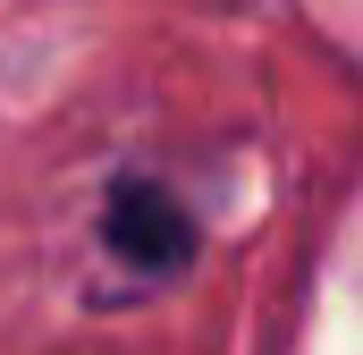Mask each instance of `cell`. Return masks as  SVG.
<instances>
[{
	"label": "cell",
	"mask_w": 363,
	"mask_h": 355,
	"mask_svg": "<svg viewBox=\"0 0 363 355\" xmlns=\"http://www.w3.org/2000/svg\"><path fill=\"white\" fill-rule=\"evenodd\" d=\"M93 246H101V263L118 271L127 288H169L203 254V220H194V203L178 186H161L152 170H118L101 186Z\"/></svg>",
	"instance_id": "1"
}]
</instances>
